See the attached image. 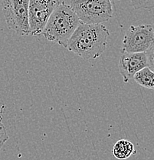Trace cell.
Here are the masks:
<instances>
[{"label":"cell","instance_id":"obj_1","mask_svg":"<svg viewBox=\"0 0 154 160\" xmlns=\"http://www.w3.org/2000/svg\"><path fill=\"white\" fill-rule=\"evenodd\" d=\"M109 36L110 32L104 25L81 22L71 36L66 49L84 60L95 59L105 51Z\"/></svg>","mask_w":154,"mask_h":160},{"label":"cell","instance_id":"obj_2","mask_svg":"<svg viewBox=\"0 0 154 160\" xmlns=\"http://www.w3.org/2000/svg\"><path fill=\"white\" fill-rule=\"evenodd\" d=\"M80 23L72 6L62 2L51 13L41 35L66 49L71 36Z\"/></svg>","mask_w":154,"mask_h":160},{"label":"cell","instance_id":"obj_3","mask_svg":"<svg viewBox=\"0 0 154 160\" xmlns=\"http://www.w3.org/2000/svg\"><path fill=\"white\" fill-rule=\"evenodd\" d=\"M70 6L84 24H102L114 16L111 0H71Z\"/></svg>","mask_w":154,"mask_h":160},{"label":"cell","instance_id":"obj_4","mask_svg":"<svg viewBox=\"0 0 154 160\" xmlns=\"http://www.w3.org/2000/svg\"><path fill=\"white\" fill-rule=\"evenodd\" d=\"M29 0H3L2 10L9 29L20 36L30 35Z\"/></svg>","mask_w":154,"mask_h":160},{"label":"cell","instance_id":"obj_5","mask_svg":"<svg viewBox=\"0 0 154 160\" xmlns=\"http://www.w3.org/2000/svg\"><path fill=\"white\" fill-rule=\"evenodd\" d=\"M154 42V29L150 24L130 26L123 39L122 52H146Z\"/></svg>","mask_w":154,"mask_h":160},{"label":"cell","instance_id":"obj_6","mask_svg":"<svg viewBox=\"0 0 154 160\" xmlns=\"http://www.w3.org/2000/svg\"><path fill=\"white\" fill-rule=\"evenodd\" d=\"M59 3V0H29L30 35L35 36L41 34L51 13Z\"/></svg>","mask_w":154,"mask_h":160},{"label":"cell","instance_id":"obj_7","mask_svg":"<svg viewBox=\"0 0 154 160\" xmlns=\"http://www.w3.org/2000/svg\"><path fill=\"white\" fill-rule=\"evenodd\" d=\"M147 67L145 52H126L121 51L119 60V70L124 82L133 79L136 73Z\"/></svg>","mask_w":154,"mask_h":160},{"label":"cell","instance_id":"obj_8","mask_svg":"<svg viewBox=\"0 0 154 160\" xmlns=\"http://www.w3.org/2000/svg\"><path fill=\"white\" fill-rule=\"evenodd\" d=\"M135 152L134 146L131 142L127 139H120L114 144L113 155L117 159H128Z\"/></svg>","mask_w":154,"mask_h":160},{"label":"cell","instance_id":"obj_9","mask_svg":"<svg viewBox=\"0 0 154 160\" xmlns=\"http://www.w3.org/2000/svg\"><path fill=\"white\" fill-rule=\"evenodd\" d=\"M134 80L140 86L147 89H154V72L149 69L148 67L143 68L136 73L133 77Z\"/></svg>","mask_w":154,"mask_h":160},{"label":"cell","instance_id":"obj_10","mask_svg":"<svg viewBox=\"0 0 154 160\" xmlns=\"http://www.w3.org/2000/svg\"><path fill=\"white\" fill-rule=\"evenodd\" d=\"M135 9H151L154 8V0H130Z\"/></svg>","mask_w":154,"mask_h":160},{"label":"cell","instance_id":"obj_11","mask_svg":"<svg viewBox=\"0 0 154 160\" xmlns=\"http://www.w3.org/2000/svg\"><path fill=\"white\" fill-rule=\"evenodd\" d=\"M145 53L147 56V67L154 72V42Z\"/></svg>","mask_w":154,"mask_h":160},{"label":"cell","instance_id":"obj_12","mask_svg":"<svg viewBox=\"0 0 154 160\" xmlns=\"http://www.w3.org/2000/svg\"><path fill=\"white\" fill-rule=\"evenodd\" d=\"M8 139H9V136H8L6 127L3 126L2 122H0V149Z\"/></svg>","mask_w":154,"mask_h":160},{"label":"cell","instance_id":"obj_13","mask_svg":"<svg viewBox=\"0 0 154 160\" xmlns=\"http://www.w3.org/2000/svg\"><path fill=\"white\" fill-rule=\"evenodd\" d=\"M2 109L1 112H0V122H2Z\"/></svg>","mask_w":154,"mask_h":160},{"label":"cell","instance_id":"obj_14","mask_svg":"<svg viewBox=\"0 0 154 160\" xmlns=\"http://www.w3.org/2000/svg\"><path fill=\"white\" fill-rule=\"evenodd\" d=\"M111 1H112V0H111ZM113 1H118V0H113Z\"/></svg>","mask_w":154,"mask_h":160}]
</instances>
